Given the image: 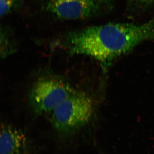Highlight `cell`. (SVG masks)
Returning <instances> with one entry per match:
<instances>
[{
	"instance_id": "7",
	"label": "cell",
	"mask_w": 154,
	"mask_h": 154,
	"mask_svg": "<svg viewBox=\"0 0 154 154\" xmlns=\"http://www.w3.org/2000/svg\"><path fill=\"white\" fill-rule=\"evenodd\" d=\"M22 4V0H1V18H4L17 11Z\"/></svg>"
},
{
	"instance_id": "1",
	"label": "cell",
	"mask_w": 154,
	"mask_h": 154,
	"mask_svg": "<svg viewBox=\"0 0 154 154\" xmlns=\"http://www.w3.org/2000/svg\"><path fill=\"white\" fill-rule=\"evenodd\" d=\"M154 40V18L141 24L110 23L72 30L63 37L72 54L95 59L107 69L116 58Z\"/></svg>"
},
{
	"instance_id": "3",
	"label": "cell",
	"mask_w": 154,
	"mask_h": 154,
	"mask_svg": "<svg viewBox=\"0 0 154 154\" xmlns=\"http://www.w3.org/2000/svg\"><path fill=\"white\" fill-rule=\"evenodd\" d=\"M39 7L62 21H83L110 11L112 0H38Z\"/></svg>"
},
{
	"instance_id": "2",
	"label": "cell",
	"mask_w": 154,
	"mask_h": 154,
	"mask_svg": "<svg viewBox=\"0 0 154 154\" xmlns=\"http://www.w3.org/2000/svg\"><path fill=\"white\" fill-rule=\"evenodd\" d=\"M94 112L91 98L74 91L50 113V119L58 132L68 135L89 123Z\"/></svg>"
},
{
	"instance_id": "8",
	"label": "cell",
	"mask_w": 154,
	"mask_h": 154,
	"mask_svg": "<svg viewBox=\"0 0 154 154\" xmlns=\"http://www.w3.org/2000/svg\"><path fill=\"white\" fill-rule=\"evenodd\" d=\"M131 6L135 9L144 10L154 5V0H129Z\"/></svg>"
},
{
	"instance_id": "6",
	"label": "cell",
	"mask_w": 154,
	"mask_h": 154,
	"mask_svg": "<svg viewBox=\"0 0 154 154\" xmlns=\"http://www.w3.org/2000/svg\"><path fill=\"white\" fill-rule=\"evenodd\" d=\"M16 45L14 35L10 28L6 26L1 28V54L5 58L13 54L16 51Z\"/></svg>"
},
{
	"instance_id": "5",
	"label": "cell",
	"mask_w": 154,
	"mask_h": 154,
	"mask_svg": "<svg viewBox=\"0 0 154 154\" xmlns=\"http://www.w3.org/2000/svg\"><path fill=\"white\" fill-rule=\"evenodd\" d=\"M30 143L21 130L10 125L2 124L0 136V154H28Z\"/></svg>"
},
{
	"instance_id": "4",
	"label": "cell",
	"mask_w": 154,
	"mask_h": 154,
	"mask_svg": "<svg viewBox=\"0 0 154 154\" xmlns=\"http://www.w3.org/2000/svg\"><path fill=\"white\" fill-rule=\"evenodd\" d=\"M74 91L62 80L51 78L41 79L31 88L29 103L37 115L51 113Z\"/></svg>"
}]
</instances>
